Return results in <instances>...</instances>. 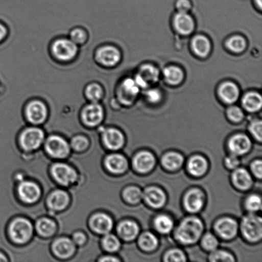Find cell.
Instances as JSON below:
<instances>
[{
    "mask_svg": "<svg viewBox=\"0 0 262 262\" xmlns=\"http://www.w3.org/2000/svg\"><path fill=\"white\" fill-rule=\"evenodd\" d=\"M203 225L199 219L195 217L185 219L177 228L175 236L183 244L197 242L202 235Z\"/></svg>",
    "mask_w": 262,
    "mask_h": 262,
    "instance_id": "6da1fadb",
    "label": "cell"
},
{
    "mask_svg": "<svg viewBox=\"0 0 262 262\" xmlns=\"http://www.w3.org/2000/svg\"><path fill=\"white\" fill-rule=\"evenodd\" d=\"M53 55L60 62H67L76 57L78 52L77 44L70 39H60L52 45Z\"/></svg>",
    "mask_w": 262,
    "mask_h": 262,
    "instance_id": "7a4b0ae2",
    "label": "cell"
},
{
    "mask_svg": "<svg viewBox=\"0 0 262 262\" xmlns=\"http://www.w3.org/2000/svg\"><path fill=\"white\" fill-rule=\"evenodd\" d=\"M244 235L251 242L259 240L262 236V221L261 218L249 215L244 218L241 224Z\"/></svg>",
    "mask_w": 262,
    "mask_h": 262,
    "instance_id": "3957f363",
    "label": "cell"
},
{
    "mask_svg": "<svg viewBox=\"0 0 262 262\" xmlns=\"http://www.w3.org/2000/svg\"><path fill=\"white\" fill-rule=\"evenodd\" d=\"M9 231L12 240L17 243H24L31 237L33 228L29 221L18 218L12 223Z\"/></svg>",
    "mask_w": 262,
    "mask_h": 262,
    "instance_id": "277c9868",
    "label": "cell"
},
{
    "mask_svg": "<svg viewBox=\"0 0 262 262\" xmlns=\"http://www.w3.org/2000/svg\"><path fill=\"white\" fill-rule=\"evenodd\" d=\"M121 57L118 50L112 45L99 47L96 53V60L99 64L106 67L115 66L121 60Z\"/></svg>",
    "mask_w": 262,
    "mask_h": 262,
    "instance_id": "5b68a950",
    "label": "cell"
},
{
    "mask_svg": "<svg viewBox=\"0 0 262 262\" xmlns=\"http://www.w3.org/2000/svg\"><path fill=\"white\" fill-rule=\"evenodd\" d=\"M159 78V70L153 65L146 64L139 68L134 80L139 88H147L156 84Z\"/></svg>",
    "mask_w": 262,
    "mask_h": 262,
    "instance_id": "8992f818",
    "label": "cell"
},
{
    "mask_svg": "<svg viewBox=\"0 0 262 262\" xmlns=\"http://www.w3.org/2000/svg\"><path fill=\"white\" fill-rule=\"evenodd\" d=\"M25 113L28 121L34 124H40L47 118V106L42 101H32L27 104Z\"/></svg>",
    "mask_w": 262,
    "mask_h": 262,
    "instance_id": "52a82bcc",
    "label": "cell"
},
{
    "mask_svg": "<svg viewBox=\"0 0 262 262\" xmlns=\"http://www.w3.org/2000/svg\"><path fill=\"white\" fill-rule=\"evenodd\" d=\"M44 138V134L42 130L31 127L22 132L21 136V146L27 151H32L39 148Z\"/></svg>",
    "mask_w": 262,
    "mask_h": 262,
    "instance_id": "ba28073f",
    "label": "cell"
},
{
    "mask_svg": "<svg viewBox=\"0 0 262 262\" xmlns=\"http://www.w3.org/2000/svg\"><path fill=\"white\" fill-rule=\"evenodd\" d=\"M47 153L56 158H63L69 153V146L67 141L58 136H50L45 143Z\"/></svg>",
    "mask_w": 262,
    "mask_h": 262,
    "instance_id": "9c48e42d",
    "label": "cell"
},
{
    "mask_svg": "<svg viewBox=\"0 0 262 262\" xmlns=\"http://www.w3.org/2000/svg\"><path fill=\"white\" fill-rule=\"evenodd\" d=\"M81 116L84 123L87 126H98L103 120V108L98 103H91L83 108Z\"/></svg>",
    "mask_w": 262,
    "mask_h": 262,
    "instance_id": "30bf717a",
    "label": "cell"
},
{
    "mask_svg": "<svg viewBox=\"0 0 262 262\" xmlns=\"http://www.w3.org/2000/svg\"><path fill=\"white\" fill-rule=\"evenodd\" d=\"M53 177L60 184L68 185L75 182L77 178L75 170L65 164L57 163L52 167Z\"/></svg>",
    "mask_w": 262,
    "mask_h": 262,
    "instance_id": "8fae6325",
    "label": "cell"
},
{
    "mask_svg": "<svg viewBox=\"0 0 262 262\" xmlns=\"http://www.w3.org/2000/svg\"><path fill=\"white\" fill-rule=\"evenodd\" d=\"M174 23L177 31L183 35L192 34L195 29L194 20L187 12H178L174 17Z\"/></svg>",
    "mask_w": 262,
    "mask_h": 262,
    "instance_id": "7c38bea8",
    "label": "cell"
},
{
    "mask_svg": "<svg viewBox=\"0 0 262 262\" xmlns=\"http://www.w3.org/2000/svg\"><path fill=\"white\" fill-rule=\"evenodd\" d=\"M18 193L21 199L27 203L35 202L39 199L40 195L39 186L30 181L22 182L18 187Z\"/></svg>",
    "mask_w": 262,
    "mask_h": 262,
    "instance_id": "4fadbf2b",
    "label": "cell"
},
{
    "mask_svg": "<svg viewBox=\"0 0 262 262\" xmlns=\"http://www.w3.org/2000/svg\"><path fill=\"white\" fill-rule=\"evenodd\" d=\"M204 200V195L201 190H190L185 197V207L190 212H198L202 208Z\"/></svg>",
    "mask_w": 262,
    "mask_h": 262,
    "instance_id": "5bb4252c",
    "label": "cell"
},
{
    "mask_svg": "<svg viewBox=\"0 0 262 262\" xmlns=\"http://www.w3.org/2000/svg\"><path fill=\"white\" fill-rule=\"evenodd\" d=\"M251 143L248 136L244 134H237L232 137L229 141L228 146L234 155H243L250 149Z\"/></svg>",
    "mask_w": 262,
    "mask_h": 262,
    "instance_id": "9a60e30c",
    "label": "cell"
},
{
    "mask_svg": "<svg viewBox=\"0 0 262 262\" xmlns=\"http://www.w3.org/2000/svg\"><path fill=\"white\" fill-rule=\"evenodd\" d=\"M216 230L219 235L222 237L231 239L236 235L237 231V223L232 219L223 218L216 223Z\"/></svg>",
    "mask_w": 262,
    "mask_h": 262,
    "instance_id": "2e32d148",
    "label": "cell"
},
{
    "mask_svg": "<svg viewBox=\"0 0 262 262\" xmlns=\"http://www.w3.org/2000/svg\"><path fill=\"white\" fill-rule=\"evenodd\" d=\"M103 141L108 149L117 150L123 146L124 138L123 134L118 130L108 129L104 131Z\"/></svg>",
    "mask_w": 262,
    "mask_h": 262,
    "instance_id": "e0dca14e",
    "label": "cell"
},
{
    "mask_svg": "<svg viewBox=\"0 0 262 262\" xmlns=\"http://www.w3.org/2000/svg\"><path fill=\"white\" fill-rule=\"evenodd\" d=\"M155 158L151 153L144 151L137 154L134 157L133 164L136 170L141 173H146L153 169Z\"/></svg>",
    "mask_w": 262,
    "mask_h": 262,
    "instance_id": "ac0fdd59",
    "label": "cell"
},
{
    "mask_svg": "<svg viewBox=\"0 0 262 262\" xmlns=\"http://www.w3.org/2000/svg\"><path fill=\"white\" fill-rule=\"evenodd\" d=\"M90 225L96 232L101 234L108 233L113 227V221L108 216L100 213L91 218Z\"/></svg>",
    "mask_w": 262,
    "mask_h": 262,
    "instance_id": "d6986e66",
    "label": "cell"
},
{
    "mask_svg": "<svg viewBox=\"0 0 262 262\" xmlns=\"http://www.w3.org/2000/svg\"><path fill=\"white\" fill-rule=\"evenodd\" d=\"M143 197L149 205L156 208L162 207L166 201L164 193L159 188L156 187L147 188Z\"/></svg>",
    "mask_w": 262,
    "mask_h": 262,
    "instance_id": "ffe728a7",
    "label": "cell"
},
{
    "mask_svg": "<svg viewBox=\"0 0 262 262\" xmlns=\"http://www.w3.org/2000/svg\"><path fill=\"white\" fill-rule=\"evenodd\" d=\"M53 251L60 258H68L75 250L73 242L67 238H60L56 241L53 245Z\"/></svg>",
    "mask_w": 262,
    "mask_h": 262,
    "instance_id": "44dd1931",
    "label": "cell"
},
{
    "mask_svg": "<svg viewBox=\"0 0 262 262\" xmlns=\"http://www.w3.org/2000/svg\"><path fill=\"white\" fill-rule=\"evenodd\" d=\"M219 93L224 102L228 104H232L237 101L239 90L235 83L225 82L221 85L219 89Z\"/></svg>",
    "mask_w": 262,
    "mask_h": 262,
    "instance_id": "7402d4cb",
    "label": "cell"
},
{
    "mask_svg": "<svg viewBox=\"0 0 262 262\" xmlns=\"http://www.w3.org/2000/svg\"><path fill=\"white\" fill-rule=\"evenodd\" d=\"M105 164L107 169L114 174H122L126 171L128 165L126 159L121 154L110 155L107 157Z\"/></svg>",
    "mask_w": 262,
    "mask_h": 262,
    "instance_id": "603a6c76",
    "label": "cell"
},
{
    "mask_svg": "<svg viewBox=\"0 0 262 262\" xmlns=\"http://www.w3.org/2000/svg\"><path fill=\"white\" fill-rule=\"evenodd\" d=\"M68 196L63 190H56L48 198L47 204L51 209L59 211L64 209L68 203Z\"/></svg>",
    "mask_w": 262,
    "mask_h": 262,
    "instance_id": "cb8c5ba5",
    "label": "cell"
},
{
    "mask_svg": "<svg viewBox=\"0 0 262 262\" xmlns=\"http://www.w3.org/2000/svg\"><path fill=\"white\" fill-rule=\"evenodd\" d=\"M192 45L195 54L200 57H206L211 50L210 40L203 35H197L193 38Z\"/></svg>",
    "mask_w": 262,
    "mask_h": 262,
    "instance_id": "d4e9b609",
    "label": "cell"
},
{
    "mask_svg": "<svg viewBox=\"0 0 262 262\" xmlns=\"http://www.w3.org/2000/svg\"><path fill=\"white\" fill-rule=\"evenodd\" d=\"M118 232L122 238L127 241L133 240L139 233V227L136 223L131 221H125L120 224Z\"/></svg>",
    "mask_w": 262,
    "mask_h": 262,
    "instance_id": "484cf974",
    "label": "cell"
},
{
    "mask_svg": "<svg viewBox=\"0 0 262 262\" xmlns=\"http://www.w3.org/2000/svg\"><path fill=\"white\" fill-rule=\"evenodd\" d=\"M232 180L234 184L240 189H248L252 184L251 175L245 169L235 170L232 174Z\"/></svg>",
    "mask_w": 262,
    "mask_h": 262,
    "instance_id": "4316f807",
    "label": "cell"
},
{
    "mask_svg": "<svg viewBox=\"0 0 262 262\" xmlns=\"http://www.w3.org/2000/svg\"><path fill=\"white\" fill-rule=\"evenodd\" d=\"M243 105L247 111L256 112L261 109L262 99L260 94L257 92H249L244 96Z\"/></svg>",
    "mask_w": 262,
    "mask_h": 262,
    "instance_id": "83f0119b",
    "label": "cell"
},
{
    "mask_svg": "<svg viewBox=\"0 0 262 262\" xmlns=\"http://www.w3.org/2000/svg\"><path fill=\"white\" fill-rule=\"evenodd\" d=\"M207 169V162L204 157L200 156L193 157L188 163V169L194 176H201Z\"/></svg>",
    "mask_w": 262,
    "mask_h": 262,
    "instance_id": "f1b7e54d",
    "label": "cell"
},
{
    "mask_svg": "<svg viewBox=\"0 0 262 262\" xmlns=\"http://www.w3.org/2000/svg\"><path fill=\"white\" fill-rule=\"evenodd\" d=\"M165 80L171 85H178L182 82L184 78V73L179 67L170 66L164 70Z\"/></svg>",
    "mask_w": 262,
    "mask_h": 262,
    "instance_id": "f546056e",
    "label": "cell"
},
{
    "mask_svg": "<svg viewBox=\"0 0 262 262\" xmlns=\"http://www.w3.org/2000/svg\"><path fill=\"white\" fill-rule=\"evenodd\" d=\"M184 162V159L181 155L170 152L165 155L162 158V162L166 169L170 170H175L179 169Z\"/></svg>",
    "mask_w": 262,
    "mask_h": 262,
    "instance_id": "4dcf8cb0",
    "label": "cell"
},
{
    "mask_svg": "<svg viewBox=\"0 0 262 262\" xmlns=\"http://www.w3.org/2000/svg\"><path fill=\"white\" fill-rule=\"evenodd\" d=\"M86 98L91 103H98L103 98L104 90L103 87L99 84L92 83L89 84L85 90Z\"/></svg>",
    "mask_w": 262,
    "mask_h": 262,
    "instance_id": "1f68e13d",
    "label": "cell"
},
{
    "mask_svg": "<svg viewBox=\"0 0 262 262\" xmlns=\"http://www.w3.org/2000/svg\"><path fill=\"white\" fill-rule=\"evenodd\" d=\"M122 96L124 98L134 99L138 95L139 91V87L135 81L131 78H127L122 82L121 90Z\"/></svg>",
    "mask_w": 262,
    "mask_h": 262,
    "instance_id": "d6a6232c",
    "label": "cell"
},
{
    "mask_svg": "<svg viewBox=\"0 0 262 262\" xmlns=\"http://www.w3.org/2000/svg\"><path fill=\"white\" fill-rule=\"evenodd\" d=\"M154 226L159 232L167 233L174 227V222L169 216L160 215L155 219Z\"/></svg>",
    "mask_w": 262,
    "mask_h": 262,
    "instance_id": "836d02e7",
    "label": "cell"
},
{
    "mask_svg": "<svg viewBox=\"0 0 262 262\" xmlns=\"http://www.w3.org/2000/svg\"><path fill=\"white\" fill-rule=\"evenodd\" d=\"M56 224L54 221L47 218H43L38 221L37 224V231L40 235L49 236L53 235L56 230Z\"/></svg>",
    "mask_w": 262,
    "mask_h": 262,
    "instance_id": "e575fe53",
    "label": "cell"
},
{
    "mask_svg": "<svg viewBox=\"0 0 262 262\" xmlns=\"http://www.w3.org/2000/svg\"><path fill=\"white\" fill-rule=\"evenodd\" d=\"M139 244L146 251H152L156 248L158 241L156 236L151 232L142 234L139 239Z\"/></svg>",
    "mask_w": 262,
    "mask_h": 262,
    "instance_id": "d590c367",
    "label": "cell"
},
{
    "mask_svg": "<svg viewBox=\"0 0 262 262\" xmlns=\"http://www.w3.org/2000/svg\"><path fill=\"white\" fill-rule=\"evenodd\" d=\"M226 45L229 50L233 53L244 52L246 47V41L244 38L239 35L231 37L228 40Z\"/></svg>",
    "mask_w": 262,
    "mask_h": 262,
    "instance_id": "8d00e7d4",
    "label": "cell"
},
{
    "mask_svg": "<svg viewBox=\"0 0 262 262\" xmlns=\"http://www.w3.org/2000/svg\"><path fill=\"white\" fill-rule=\"evenodd\" d=\"M124 197L128 202L136 203L141 201L143 198V193L138 187H129L124 190Z\"/></svg>",
    "mask_w": 262,
    "mask_h": 262,
    "instance_id": "74e56055",
    "label": "cell"
},
{
    "mask_svg": "<svg viewBox=\"0 0 262 262\" xmlns=\"http://www.w3.org/2000/svg\"><path fill=\"white\" fill-rule=\"evenodd\" d=\"M103 245L104 248L106 251L109 252H114L118 250L120 248V242L116 236L108 234L104 236L103 240Z\"/></svg>",
    "mask_w": 262,
    "mask_h": 262,
    "instance_id": "f35d334b",
    "label": "cell"
},
{
    "mask_svg": "<svg viewBox=\"0 0 262 262\" xmlns=\"http://www.w3.org/2000/svg\"><path fill=\"white\" fill-rule=\"evenodd\" d=\"M87 34L85 30L81 29H75L70 32V39L76 44H83L87 40Z\"/></svg>",
    "mask_w": 262,
    "mask_h": 262,
    "instance_id": "ab89813d",
    "label": "cell"
},
{
    "mask_svg": "<svg viewBox=\"0 0 262 262\" xmlns=\"http://www.w3.org/2000/svg\"><path fill=\"white\" fill-rule=\"evenodd\" d=\"M246 207L247 209L252 212H256L261 208V198L258 195H251L247 198L246 201Z\"/></svg>",
    "mask_w": 262,
    "mask_h": 262,
    "instance_id": "60d3db41",
    "label": "cell"
},
{
    "mask_svg": "<svg viewBox=\"0 0 262 262\" xmlns=\"http://www.w3.org/2000/svg\"><path fill=\"white\" fill-rule=\"evenodd\" d=\"M210 261L213 262H228L234 261L233 257L231 254L223 251H216L211 254L210 256Z\"/></svg>",
    "mask_w": 262,
    "mask_h": 262,
    "instance_id": "b9f144b4",
    "label": "cell"
},
{
    "mask_svg": "<svg viewBox=\"0 0 262 262\" xmlns=\"http://www.w3.org/2000/svg\"><path fill=\"white\" fill-rule=\"evenodd\" d=\"M166 261H185V256L179 249H172L167 253L164 257Z\"/></svg>",
    "mask_w": 262,
    "mask_h": 262,
    "instance_id": "7bdbcfd3",
    "label": "cell"
},
{
    "mask_svg": "<svg viewBox=\"0 0 262 262\" xmlns=\"http://www.w3.org/2000/svg\"><path fill=\"white\" fill-rule=\"evenodd\" d=\"M202 244L203 247L207 250L212 251L217 248L218 242L215 235L211 233H207L203 236Z\"/></svg>",
    "mask_w": 262,
    "mask_h": 262,
    "instance_id": "ee69618b",
    "label": "cell"
},
{
    "mask_svg": "<svg viewBox=\"0 0 262 262\" xmlns=\"http://www.w3.org/2000/svg\"><path fill=\"white\" fill-rule=\"evenodd\" d=\"M228 118L235 122H240L244 118L243 111L237 106H231L228 109Z\"/></svg>",
    "mask_w": 262,
    "mask_h": 262,
    "instance_id": "f6af8a7d",
    "label": "cell"
},
{
    "mask_svg": "<svg viewBox=\"0 0 262 262\" xmlns=\"http://www.w3.org/2000/svg\"><path fill=\"white\" fill-rule=\"evenodd\" d=\"M262 124L260 121H254L252 122L249 126V131L253 134L254 138L259 141L262 138Z\"/></svg>",
    "mask_w": 262,
    "mask_h": 262,
    "instance_id": "bcb514c9",
    "label": "cell"
},
{
    "mask_svg": "<svg viewBox=\"0 0 262 262\" xmlns=\"http://www.w3.org/2000/svg\"><path fill=\"white\" fill-rule=\"evenodd\" d=\"M88 141L85 137L78 136L72 140V147L76 151H81L87 148Z\"/></svg>",
    "mask_w": 262,
    "mask_h": 262,
    "instance_id": "7dc6e473",
    "label": "cell"
},
{
    "mask_svg": "<svg viewBox=\"0 0 262 262\" xmlns=\"http://www.w3.org/2000/svg\"><path fill=\"white\" fill-rule=\"evenodd\" d=\"M147 100L152 104L158 103L161 101L162 94L157 89H151L146 93Z\"/></svg>",
    "mask_w": 262,
    "mask_h": 262,
    "instance_id": "c3c4849f",
    "label": "cell"
},
{
    "mask_svg": "<svg viewBox=\"0 0 262 262\" xmlns=\"http://www.w3.org/2000/svg\"><path fill=\"white\" fill-rule=\"evenodd\" d=\"M176 7L179 12H187L192 6L189 0H178Z\"/></svg>",
    "mask_w": 262,
    "mask_h": 262,
    "instance_id": "681fc988",
    "label": "cell"
},
{
    "mask_svg": "<svg viewBox=\"0 0 262 262\" xmlns=\"http://www.w3.org/2000/svg\"><path fill=\"white\" fill-rule=\"evenodd\" d=\"M262 164L260 160L255 161L253 162L251 164V170L253 171V174L255 175V176L258 177L259 179H261L262 175L261 170Z\"/></svg>",
    "mask_w": 262,
    "mask_h": 262,
    "instance_id": "f907efd6",
    "label": "cell"
},
{
    "mask_svg": "<svg viewBox=\"0 0 262 262\" xmlns=\"http://www.w3.org/2000/svg\"><path fill=\"white\" fill-rule=\"evenodd\" d=\"M239 161L235 155H231L226 159V164L229 169H233L238 166Z\"/></svg>",
    "mask_w": 262,
    "mask_h": 262,
    "instance_id": "816d5d0a",
    "label": "cell"
},
{
    "mask_svg": "<svg viewBox=\"0 0 262 262\" xmlns=\"http://www.w3.org/2000/svg\"><path fill=\"white\" fill-rule=\"evenodd\" d=\"M73 240L75 243L78 244V245H81V244L85 243L86 237L83 233L81 232H77L75 233V235H74Z\"/></svg>",
    "mask_w": 262,
    "mask_h": 262,
    "instance_id": "f5cc1de1",
    "label": "cell"
},
{
    "mask_svg": "<svg viewBox=\"0 0 262 262\" xmlns=\"http://www.w3.org/2000/svg\"><path fill=\"white\" fill-rule=\"evenodd\" d=\"M7 34V30L4 25L0 23V42L6 38Z\"/></svg>",
    "mask_w": 262,
    "mask_h": 262,
    "instance_id": "db71d44e",
    "label": "cell"
},
{
    "mask_svg": "<svg viewBox=\"0 0 262 262\" xmlns=\"http://www.w3.org/2000/svg\"><path fill=\"white\" fill-rule=\"evenodd\" d=\"M101 261H118V259L112 256H106L100 259Z\"/></svg>",
    "mask_w": 262,
    "mask_h": 262,
    "instance_id": "11a10c76",
    "label": "cell"
},
{
    "mask_svg": "<svg viewBox=\"0 0 262 262\" xmlns=\"http://www.w3.org/2000/svg\"><path fill=\"white\" fill-rule=\"evenodd\" d=\"M6 261L7 259L6 258V256H5L3 254L0 253V262Z\"/></svg>",
    "mask_w": 262,
    "mask_h": 262,
    "instance_id": "9f6ffc18",
    "label": "cell"
},
{
    "mask_svg": "<svg viewBox=\"0 0 262 262\" xmlns=\"http://www.w3.org/2000/svg\"><path fill=\"white\" fill-rule=\"evenodd\" d=\"M257 4H258L259 8H261L262 2L261 0H256Z\"/></svg>",
    "mask_w": 262,
    "mask_h": 262,
    "instance_id": "6f0895ef",
    "label": "cell"
}]
</instances>
